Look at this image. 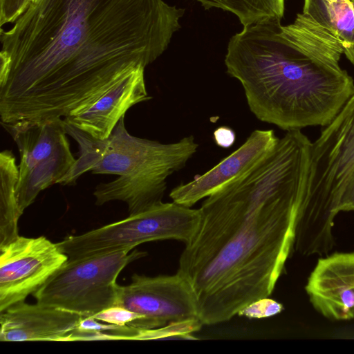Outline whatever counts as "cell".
Listing matches in <instances>:
<instances>
[{"mask_svg": "<svg viewBox=\"0 0 354 354\" xmlns=\"http://www.w3.org/2000/svg\"><path fill=\"white\" fill-rule=\"evenodd\" d=\"M19 167L10 150L0 153V246L18 236V221L22 215L17 200Z\"/></svg>", "mask_w": 354, "mask_h": 354, "instance_id": "cell-16", "label": "cell"}, {"mask_svg": "<svg viewBox=\"0 0 354 354\" xmlns=\"http://www.w3.org/2000/svg\"><path fill=\"white\" fill-rule=\"evenodd\" d=\"M29 3V0H0L1 28L13 23Z\"/></svg>", "mask_w": 354, "mask_h": 354, "instance_id": "cell-21", "label": "cell"}, {"mask_svg": "<svg viewBox=\"0 0 354 354\" xmlns=\"http://www.w3.org/2000/svg\"><path fill=\"white\" fill-rule=\"evenodd\" d=\"M313 307L330 320L354 318V252L318 260L306 286Z\"/></svg>", "mask_w": 354, "mask_h": 354, "instance_id": "cell-12", "label": "cell"}, {"mask_svg": "<svg viewBox=\"0 0 354 354\" xmlns=\"http://www.w3.org/2000/svg\"><path fill=\"white\" fill-rule=\"evenodd\" d=\"M214 138L218 146L228 148L234 144L236 136L232 129L227 127H221L214 132Z\"/></svg>", "mask_w": 354, "mask_h": 354, "instance_id": "cell-23", "label": "cell"}, {"mask_svg": "<svg viewBox=\"0 0 354 354\" xmlns=\"http://www.w3.org/2000/svg\"><path fill=\"white\" fill-rule=\"evenodd\" d=\"M201 223L199 209L175 202H161L140 213L57 243L74 259L127 248L142 243L173 239L188 243Z\"/></svg>", "mask_w": 354, "mask_h": 354, "instance_id": "cell-7", "label": "cell"}, {"mask_svg": "<svg viewBox=\"0 0 354 354\" xmlns=\"http://www.w3.org/2000/svg\"><path fill=\"white\" fill-rule=\"evenodd\" d=\"M140 328L100 323L93 317H84L67 342L79 340L137 339Z\"/></svg>", "mask_w": 354, "mask_h": 354, "instance_id": "cell-18", "label": "cell"}, {"mask_svg": "<svg viewBox=\"0 0 354 354\" xmlns=\"http://www.w3.org/2000/svg\"><path fill=\"white\" fill-rule=\"evenodd\" d=\"M342 54L337 37L301 12L286 26H244L230 39L225 65L254 116L289 131L326 126L354 94Z\"/></svg>", "mask_w": 354, "mask_h": 354, "instance_id": "cell-3", "label": "cell"}, {"mask_svg": "<svg viewBox=\"0 0 354 354\" xmlns=\"http://www.w3.org/2000/svg\"><path fill=\"white\" fill-rule=\"evenodd\" d=\"M83 318L62 308L21 301L1 312L0 340L67 341Z\"/></svg>", "mask_w": 354, "mask_h": 354, "instance_id": "cell-13", "label": "cell"}, {"mask_svg": "<svg viewBox=\"0 0 354 354\" xmlns=\"http://www.w3.org/2000/svg\"><path fill=\"white\" fill-rule=\"evenodd\" d=\"M205 9L227 11L239 19L243 27L267 20H281L285 0H195Z\"/></svg>", "mask_w": 354, "mask_h": 354, "instance_id": "cell-17", "label": "cell"}, {"mask_svg": "<svg viewBox=\"0 0 354 354\" xmlns=\"http://www.w3.org/2000/svg\"><path fill=\"white\" fill-rule=\"evenodd\" d=\"M310 144L299 129L287 131L250 170L203 201L177 270L194 289L203 325L272 293L295 249Z\"/></svg>", "mask_w": 354, "mask_h": 354, "instance_id": "cell-2", "label": "cell"}, {"mask_svg": "<svg viewBox=\"0 0 354 354\" xmlns=\"http://www.w3.org/2000/svg\"><path fill=\"white\" fill-rule=\"evenodd\" d=\"M68 259L45 236H18L0 246V312L24 301Z\"/></svg>", "mask_w": 354, "mask_h": 354, "instance_id": "cell-10", "label": "cell"}, {"mask_svg": "<svg viewBox=\"0 0 354 354\" xmlns=\"http://www.w3.org/2000/svg\"><path fill=\"white\" fill-rule=\"evenodd\" d=\"M352 1H354V0H352Z\"/></svg>", "mask_w": 354, "mask_h": 354, "instance_id": "cell-25", "label": "cell"}, {"mask_svg": "<svg viewBox=\"0 0 354 354\" xmlns=\"http://www.w3.org/2000/svg\"><path fill=\"white\" fill-rule=\"evenodd\" d=\"M283 310V306L281 303L268 297L250 303L243 308L238 315L260 319L277 315Z\"/></svg>", "mask_w": 354, "mask_h": 354, "instance_id": "cell-19", "label": "cell"}, {"mask_svg": "<svg viewBox=\"0 0 354 354\" xmlns=\"http://www.w3.org/2000/svg\"><path fill=\"white\" fill-rule=\"evenodd\" d=\"M164 0H35L1 28L2 124L64 119L145 71L181 28Z\"/></svg>", "mask_w": 354, "mask_h": 354, "instance_id": "cell-1", "label": "cell"}, {"mask_svg": "<svg viewBox=\"0 0 354 354\" xmlns=\"http://www.w3.org/2000/svg\"><path fill=\"white\" fill-rule=\"evenodd\" d=\"M29 1H30V2H31V1H35V0H29Z\"/></svg>", "mask_w": 354, "mask_h": 354, "instance_id": "cell-24", "label": "cell"}, {"mask_svg": "<svg viewBox=\"0 0 354 354\" xmlns=\"http://www.w3.org/2000/svg\"><path fill=\"white\" fill-rule=\"evenodd\" d=\"M150 99L145 71H140L110 88L87 109L63 120L92 137L105 139L131 107Z\"/></svg>", "mask_w": 354, "mask_h": 354, "instance_id": "cell-14", "label": "cell"}, {"mask_svg": "<svg viewBox=\"0 0 354 354\" xmlns=\"http://www.w3.org/2000/svg\"><path fill=\"white\" fill-rule=\"evenodd\" d=\"M278 140L272 129L254 130L242 145L214 167L172 189L169 197L173 202L192 207L247 173L273 148Z\"/></svg>", "mask_w": 354, "mask_h": 354, "instance_id": "cell-11", "label": "cell"}, {"mask_svg": "<svg viewBox=\"0 0 354 354\" xmlns=\"http://www.w3.org/2000/svg\"><path fill=\"white\" fill-rule=\"evenodd\" d=\"M19 152L17 196L22 213L44 189L58 182L76 161L63 119L2 124Z\"/></svg>", "mask_w": 354, "mask_h": 354, "instance_id": "cell-8", "label": "cell"}, {"mask_svg": "<svg viewBox=\"0 0 354 354\" xmlns=\"http://www.w3.org/2000/svg\"><path fill=\"white\" fill-rule=\"evenodd\" d=\"M338 212H354V172L347 182L337 207Z\"/></svg>", "mask_w": 354, "mask_h": 354, "instance_id": "cell-22", "label": "cell"}, {"mask_svg": "<svg viewBox=\"0 0 354 354\" xmlns=\"http://www.w3.org/2000/svg\"><path fill=\"white\" fill-rule=\"evenodd\" d=\"M302 12L337 37L344 54L354 65V1L304 0Z\"/></svg>", "mask_w": 354, "mask_h": 354, "instance_id": "cell-15", "label": "cell"}, {"mask_svg": "<svg viewBox=\"0 0 354 354\" xmlns=\"http://www.w3.org/2000/svg\"><path fill=\"white\" fill-rule=\"evenodd\" d=\"M147 252L127 248L71 259L37 291V303L62 308L84 317H93L118 300L120 272Z\"/></svg>", "mask_w": 354, "mask_h": 354, "instance_id": "cell-6", "label": "cell"}, {"mask_svg": "<svg viewBox=\"0 0 354 354\" xmlns=\"http://www.w3.org/2000/svg\"><path fill=\"white\" fill-rule=\"evenodd\" d=\"M65 127L77 142L80 155L58 184L75 185L88 171L118 175L117 179L96 186L95 204L121 201L127 204L129 215L162 202L167 178L182 169L198 148L193 136L169 144L132 136L125 127L124 116L105 139L92 137L66 123Z\"/></svg>", "mask_w": 354, "mask_h": 354, "instance_id": "cell-4", "label": "cell"}, {"mask_svg": "<svg viewBox=\"0 0 354 354\" xmlns=\"http://www.w3.org/2000/svg\"><path fill=\"white\" fill-rule=\"evenodd\" d=\"M93 317L102 322L118 326H129L141 318L137 313L118 305L109 307Z\"/></svg>", "mask_w": 354, "mask_h": 354, "instance_id": "cell-20", "label": "cell"}, {"mask_svg": "<svg viewBox=\"0 0 354 354\" xmlns=\"http://www.w3.org/2000/svg\"><path fill=\"white\" fill-rule=\"evenodd\" d=\"M354 172V94L311 142L296 222L297 246L325 253L335 245L334 218Z\"/></svg>", "mask_w": 354, "mask_h": 354, "instance_id": "cell-5", "label": "cell"}, {"mask_svg": "<svg viewBox=\"0 0 354 354\" xmlns=\"http://www.w3.org/2000/svg\"><path fill=\"white\" fill-rule=\"evenodd\" d=\"M116 305L141 318L129 326L158 329L199 320L194 289L179 272L148 277L134 274L127 286H119Z\"/></svg>", "mask_w": 354, "mask_h": 354, "instance_id": "cell-9", "label": "cell"}]
</instances>
